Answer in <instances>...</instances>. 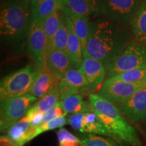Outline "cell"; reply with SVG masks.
<instances>
[{
	"label": "cell",
	"mask_w": 146,
	"mask_h": 146,
	"mask_svg": "<svg viewBox=\"0 0 146 146\" xmlns=\"http://www.w3.org/2000/svg\"><path fill=\"white\" fill-rule=\"evenodd\" d=\"M128 24L100 15L89 21V33L83 57L96 59L106 67L112 63L132 41Z\"/></svg>",
	"instance_id": "1"
},
{
	"label": "cell",
	"mask_w": 146,
	"mask_h": 146,
	"mask_svg": "<svg viewBox=\"0 0 146 146\" xmlns=\"http://www.w3.org/2000/svg\"><path fill=\"white\" fill-rule=\"evenodd\" d=\"M31 26V14L21 0H6L0 12L1 43L8 50L21 54L27 47Z\"/></svg>",
	"instance_id": "2"
},
{
	"label": "cell",
	"mask_w": 146,
	"mask_h": 146,
	"mask_svg": "<svg viewBox=\"0 0 146 146\" xmlns=\"http://www.w3.org/2000/svg\"><path fill=\"white\" fill-rule=\"evenodd\" d=\"M89 100L91 110L115 139L125 142L131 146H141L134 127L126 120L116 105L98 94H89Z\"/></svg>",
	"instance_id": "3"
},
{
	"label": "cell",
	"mask_w": 146,
	"mask_h": 146,
	"mask_svg": "<svg viewBox=\"0 0 146 146\" xmlns=\"http://www.w3.org/2000/svg\"><path fill=\"white\" fill-rule=\"evenodd\" d=\"M37 74L33 65L29 64L5 76L1 81L0 101L28 94Z\"/></svg>",
	"instance_id": "4"
},
{
	"label": "cell",
	"mask_w": 146,
	"mask_h": 146,
	"mask_svg": "<svg viewBox=\"0 0 146 146\" xmlns=\"http://www.w3.org/2000/svg\"><path fill=\"white\" fill-rule=\"evenodd\" d=\"M106 68V78L135 69L146 68V46L132 41Z\"/></svg>",
	"instance_id": "5"
},
{
	"label": "cell",
	"mask_w": 146,
	"mask_h": 146,
	"mask_svg": "<svg viewBox=\"0 0 146 146\" xmlns=\"http://www.w3.org/2000/svg\"><path fill=\"white\" fill-rule=\"evenodd\" d=\"M37 100L36 97L28 94L1 102L0 108L1 132H8L14 124L27 114Z\"/></svg>",
	"instance_id": "6"
},
{
	"label": "cell",
	"mask_w": 146,
	"mask_h": 146,
	"mask_svg": "<svg viewBox=\"0 0 146 146\" xmlns=\"http://www.w3.org/2000/svg\"><path fill=\"white\" fill-rule=\"evenodd\" d=\"M47 50V39L43 28V21L31 18L27 52L38 72L45 67Z\"/></svg>",
	"instance_id": "7"
},
{
	"label": "cell",
	"mask_w": 146,
	"mask_h": 146,
	"mask_svg": "<svg viewBox=\"0 0 146 146\" xmlns=\"http://www.w3.org/2000/svg\"><path fill=\"white\" fill-rule=\"evenodd\" d=\"M145 87L146 82L132 83L110 78L105 80L98 94L114 105L120 106L137 91Z\"/></svg>",
	"instance_id": "8"
},
{
	"label": "cell",
	"mask_w": 146,
	"mask_h": 146,
	"mask_svg": "<svg viewBox=\"0 0 146 146\" xmlns=\"http://www.w3.org/2000/svg\"><path fill=\"white\" fill-rule=\"evenodd\" d=\"M100 15L122 23H130L141 0H98Z\"/></svg>",
	"instance_id": "9"
},
{
	"label": "cell",
	"mask_w": 146,
	"mask_h": 146,
	"mask_svg": "<svg viewBox=\"0 0 146 146\" xmlns=\"http://www.w3.org/2000/svg\"><path fill=\"white\" fill-rule=\"evenodd\" d=\"M78 70L85 76L89 91H94L103 85L106 78V68L99 60L85 56Z\"/></svg>",
	"instance_id": "10"
},
{
	"label": "cell",
	"mask_w": 146,
	"mask_h": 146,
	"mask_svg": "<svg viewBox=\"0 0 146 146\" xmlns=\"http://www.w3.org/2000/svg\"><path fill=\"white\" fill-rule=\"evenodd\" d=\"M58 87L60 100L71 95L79 94L83 90H89L85 76L78 69L74 68H70L65 73L60 80Z\"/></svg>",
	"instance_id": "11"
},
{
	"label": "cell",
	"mask_w": 146,
	"mask_h": 146,
	"mask_svg": "<svg viewBox=\"0 0 146 146\" xmlns=\"http://www.w3.org/2000/svg\"><path fill=\"white\" fill-rule=\"evenodd\" d=\"M120 106L121 112L134 123L146 119V87L137 91Z\"/></svg>",
	"instance_id": "12"
},
{
	"label": "cell",
	"mask_w": 146,
	"mask_h": 146,
	"mask_svg": "<svg viewBox=\"0 0 146 146\" xmlns=\"http://www.w3.org/2000/svg\"><path fill=\"white\" fill-rule=\"evenodd\" d=\"M45 67L60 79L63 78L69 69L73 68L68 53L55 50L52 47L47 50Z\"/></svg>",
	"instance_id": "13"
},
{
	"label": "cell",
	"mask_w": 146,
	"mask_h": 146,
	"mask_svg": "<svg viewBox=\"0 0 146 146\" xmlns=\"http://www.w3.org/2000/svg\"><path fill=\"white\" fill-rule=\"evenodd\" d=\"M36 127H31L30 120L25 115L9 129L7 135L18 146H23L36 137Z\"/></svg>",
	"instance_id": "14"
},
{
	"label": "cell",
	"mask_w": 146,
	"mask_h": 146,
	"mask_svg": "<svg viewBox=\"0 0 146 146\" xmlns=\"http://www.w3.org/2000/svg\"><path fill=\"white\" fill-rule=\"evenodd\" d=\"M60 80V78L55 76L45 67L44 69L38 72L37 76L29 94L36 97L39 100L52 89L58 87Z\"/></svg>",
	"instance_id": "15"
},
{
	"label": "cell",
	"mask_w": 146,
	"mask_h": 146,
	"mask_svg": "<svg viewBox=\"0 0 146 146\" xmlns=\"http://www.w3.org/2000/svg\"><path fill=\"white\" fill-rule=\"evenodd\" d=\"M64 15L66 25L67 29L68 31L67 53L70 57L73 68L78 69L83 59V48H82L81 43L79 38L78 37L77 35L74 31L70 18L68 16H66L64 14Z\"/></svg>",
	"instance_id": "16"
},
{
	"label": "cell",
	"mask_w": 146,
	"mask_h": 146,
	"mask_svg": "<svg viewBox=\"0 0 146 146\" xmlns=\"http://www.w3.org/2000/svg\"><path fill=\"white\" fill-rule=\"evenodd\" d=\"M133 39L146 46V0H143L130 21Z\"/></svg>",
	"instance_id": "17"
},
{
	"label": "cell",
	"mask_w": 146,
	"mask_h": 146,
	"mask_svg": "<svg viewBox=\"0 0 146 146\" xmlns=\"http://www.w3.org/2000/svg\"><path fill=\"white\" fill-rule=\"evenodd\" d=\"M62 11L72 21L74 31L81 41L83 54V52L86 49L87 41H88L90 19L86 16L76 14L68 7H64L62 9Z\"/></svg>",
	"instance_id": "18"
},
{
	"label": "cell",
	"mask_w": 146,
	"mask_h": 146,
	"mask_svg": "<svg viewBox=\"0 0 146 146\" xmlns=\"http://www.w3.org/2000/svg\"><path fill=\"white\" fill-rule=\"evenodd\" d=\"M81 133L100 135V136H106L115 139L114 137L104 125L96 113L91 110V106L90 110L85 112V116H84Z\"/></svg>",
	"instance_id": "19"
},
{
	"label": "cell",
	"mask_w": 146,
	"mask_h": 146,
	"mask_svg": "<svg viewBox=\"0 0 146 146\" xmlns=\"http://www.w3.org/2000/svg\"><path fill=\"white\" fill-rule=\"evenodd\" d=\"M67 7L76 14L89 19L100 16L98 0H68Z\"/></svg>",
	"instance_id": "20"
},
{
	"label": "cell",
	"mask_w": 146,
	"mask_h": 146,
	"mask_svg": "<svg viewBox=\"0 0 146 146\" xmlns=\"http://www.w3.org/2000/svg\"><path fill=\"white\" fill-rule=\"evenodd\" d=\"M62 107L66 114L87 112L90 110V104L84 101L82 94L71 95L60 100Z\"/></svg>",
	"instance_id": "21"
},
{
	"label": "cell",
	"mask_w": 146,
	"mask_h": 146,
	"mask_svg": "<svg viewBox=\"0 0 146 146\" xmlns=\"http://www.w3.org/2000/svg\"><path fill=\"white\" fill-rule=\"evenodd\" d=\"M60 101V93L59 87H56L47 93L45 96L38 100L31 107L32 109L37 112L46 113L53 108Z\"/></svg>",
	"instance_id": "22"
},
{
	"label": "cell",
	"mask_w": 146,
	"mask_h": 146,
	"mask_svg": "<svg viewBox=\"0 0 146 146\" xmlns=\"http://www.w3.org/2000/svg\"><path fill=\"white\" fill-rule=\"evenodd\" d=\"M64 8L56 0H45L31 12V18L44 21L45 18Z\"/></svg>",
	"instance_id": "23"
},
{
	"label": "cell",
	"mask_w": 146,
	"mask_h": 146,
	"mask_svg": "<svg viewBox=\"0 0 146 146\" xmlns=\"http://www.w3.org/2000/svg\"><path fill=\"white\" fill-rule=\"evenodd\" d=\"M62 16V11L60 10L45 18L43 21V28L47 39V49L52 47L53 39L60 26Z\"/></svg>",
	"instance_id": "24"
},
{
	"label": "cell",
	"mask_w": 146,
	"mask_h": 146,
	"mask_svg": "<svg viewBox=\"0 0 146 146\" xmlns=\"http://www.w3.org/2000/svg\"><path fill=\"white\" fill-rule=\"evenodd\" d=\"M68 31L64 19V15L62 12L61 23L59 29L55 35L52 41V47L55 50H58L67 53V45H68Z\"/></svg>",
	"instance_id": "25"
},
{
	"label": "cell",
	"mask_w": 146,
	"mask_h": 146,
	"mask_svg": "<svg viewBox=\"0 0 146 146\" xmlns=\"http://www.w3.org/2000/svg\"><path fill=\"white\" fill-rule=\"evenodd\" d=\"M114 80L125 81L127 83H144L146 82V68L135 69L127 72L120 73L111 77Z\"/></svg>",
	"instance_id": "26"
},
{
	"label": "cell",
	"mask_w": 146,
	"mask_h": 146,
	"mask_svg": "<svg viewBox=\"0 0 146 146\" xmlns=\"http://www.w3.org/2000/svg\"><path fill=\"white\" fill-rule=\"evenodd\" d=\"M82 146H119L112 139L89 134L80 138Z\"/></svg>",
	"instance_id": "27"
},
{
	"label": "cell",
	"mask_w": 146,
	"mask_h": 146,
	"mask_svg": "<svg viewBox=\"0 0 146 146\" xmlns=\"http://www.w3.org/2000/svg\"><path fill=\"white\" fill-rule=\"evenodd\" d=\"M67 123H68V119L66 118V115H64L59 118L50 120L47 123L41 124L36 127V137L46 131L54 130L58 128H62Z\"/></svg>",
	"instance_id": "28"
},
{
	"label": "cell",
	"mask_w": 146,
	"mask_h": 146,
	"mask_svg": "<svg viewBox=\"0 0 146 146\" xmlns=\"http://www.w3.org/2000/svg\"><path fill=\"white\" fill-rule=\"evenodd\" d=\"M64 115H66V114L64 111L60 102H59L53 108L51 109L50 110H49L48 112L45 113L44 115H43V120H42L41 124L47 123V122L50 121V120H54L55 118H59L60 116H64Z\"/></svg>",
	"instance_id": "29"
},
{
	"label": "cell",
	"mask_w": 146,
	"mask_h": 146,
	"mask_svg": "<svg viewBox=\"0 0 146 146\" xmlns=\"http://www.w3.org/2000/svg\"><path fill=\"white\" fill-rule=\"evenodd\" d=\"M85 112L72 114L68 118V124L70 125L74 130L81 132L83 120Z\"/></svg>",
	"instance_id": "30"
},
{
	"label": "cell",
	"mask_w": 146,
	"mask_h": 146,
	"mask_svg": "<svg viewBox=\"0 0 146 146\" xmlns=\"http://www.w3.org/2000/svg\"><path fill=\"white\" fill-rule=\"evenodd\" d=\"M59 142V146H82L80 139L76 137L72 139H64Z\"/></svg>",
	"instance_id": "31"
},
{
	"label": "cell",
	"mask_w": 146,
	"mask_h": 146,
	"mask_svg": "<svg viewBox=\"0 0 146 146\" xmlns=\"http://www.w3.org/2000/svg\"><path fill=\"white\" fill-rule=\"evenodd\" d=\"M0 145L1 146H18L14 143L8 135H1L0 139Z\"/></svg>",
	"instance_id": "32"
},
{
	"label": "cell",
	"mask_w": 146,
	"mask_h": 146,
	"mask_svg": "<svg viewBox=\"0 0 146 146\" xmlns=\"http://www.w3.org/2000/svg\"><path fill=\"white\" fill-rule=\"evenodd\" d=\"M45 1V0H31L30 3V7H29V10H30V14L31 12H32L33 11L35 10L36 7L38 5L41 4L42 2Z\"/></svg>",
	"instance_id": "33"
},
{
	"label": "cell",
	"mask_w": 146,
	"mask_h": 146,
	"mask_svg": "<svg viewBox=\"0 0 146 146\" xmlns=\"http://www.w3.org/2000/svg\"><path fill=\"white\" fill-rule=\"evenodd\" d=\"M22 3H23L24 8L27 12L30 13V10H29V7H30L31 0H21Z\"/></svg>",
	"instance_id": "34"
},
{
	"label": "cell",
	"mask_w": 146,
	"mask_h": 146,
	"mask_svg": "<svg viewBox=\"0 0 146 146\" xmlns=\"http://www.w3.org/2000/svg\"><path fill=\"white\" fill-rule=\"evenodd\" d=\"M58 2H59L60 4L62 5L64 7H67L68 6V0H56Z\"/></svg>",
	"instance_id": "35"
}]
</instances>
